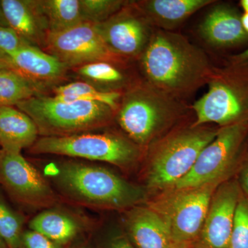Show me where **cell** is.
<instances>
[{"label": "cell", "mask_w": 248, "mask_h": 248, "mask_svg": "<svg viewBox=\"0 0 248 248\" xmlns=\"http://www.w3.org/2000/svg\"><path fill=\"white\" fill-rule=\"evenodd\" d=\"M48 33L67 30L85 21L79 0H37Z\"/></svg>", "instance_id": "ffe728a7"}, {"label": "cell", "mask_w": 248, "mask_h": 248, "mask_svg": "<svg viewBox=\"0 0 248 248\" xmlns=\"http://www.w3.org/2000/svg\"><path fill=\"white\" fill-rule=\"evenodd\" d=\"M228 63L234 66H248V47L241 53L231 55L228 58Z\"/></svg>", "instance_id": "4dcf8cb0"}, {"label": "cell", "mask_w": 248, "mask_h": 248, "mask_svg": "<svg viewBox=\"0 0 248 248\" xmlns=\"http://www.w3.org/2000/svg\"><path fill=\"white\" fill-rule=\"evenodd\" d=\"M54 97L62 100L86 101L102 103L117 110L121 96L117 91H101L88 83L76 81L58 86L54 90Z\"/></svg>", "instance_id": "603a6c76"}, {"label": "cell", "mask_w": 248, "mask_h": 248, "mask_svg": "<svg viewBox=\"0 0 248 248\" xmlns=\"http://www.w3.org/2000/svg\"><path fill=\"white\" fill-rule=\"evenodd\" d=\"M239 4L241 8L244 9V13L248 14V0H241Z\"/></svg>", "instance_id": "d590c367"}, {"label": "cell", "mask_w": 248, "mask_h": 248, "mask_svg": "<svg viewBox=\"0 0 248 248\" xmlns=\"http://www.w3.org/2000/svg\"><path fill=\"white\" fill-rule=\"evenodd\" d=\"M142 15L124 7L107 21L96 24L98 31L112 51L122 57L142 54L153 31Z\"/></svg>", "instance_id": "4fadbf2b"}, {"label": "cell", "mask_w": 248, "mask_h": 248, "mask_svg": "<svg viewBox=\"0 0 248 248\" xmlns=\"http://www.w3.org/2000/svg\"><path fill=\"white\" fill-rule=\"evenodd\" d=\"M0 248H9L7 245L5 243L4 239L1 237V236H0Z\"/></svg>", "instance_id": "f35d334b"}, {"label": "cell", "mask_w": 248, "mask_h": 248, "mask_svg": "<svg viewBox=\"0 0 248 248\" xmlns=\"http://www.w3.org/2000/svg\"><path fill=\"white\" fill-rule=\"evenodd\" d=\"M208 83V91L192 106V126L216 124L222 128L248 119V66L214 68Z\"/></svg>", "instance_id": "277c9868"}, {"label": "cell", "mask_w": 248, "mask_h": 248, "mask_svg": "<svg viewBox=\"0 0 248 248\" xmlns=\"http://www.w3.org/2000/svg\"><path fill=\"white\" fill-rule=\"evenodd\" d=\"M141 64L148 84L177 99L208 82L214 70L203 50L161 29L153 31Z\"/></svg>", "instance_id": "6da1fadb"}, {"label": "cell", "mask_w": 248, "mask_h": 248, "mask_svg": "<svg viewBox=\"0 0 248 248\" xmlns=\"http://www.w3.org/2000/svg\"><path fill=\"white\" fill-rule=\"evenodd\" d=\"M242 194L236 179H228L217 187L192 248H231L235 212Z\"/></svg>", "instance_id": "8fae6325"}, {"label": "cell", "mask_w": 248, "mask_h": 248, "mask_svg": "<svg viewBox=\"0 0 248 248\" xmlns=\"http://www.w3.org/2000/svg\"><path fill=\"white\" fill-rule=\"evenodd\" d=\"M40 95L37 84L14 68L0 71V108L16 107L19 103Z\"/></svg>", "instance_id": "44dd1931"}, {"label": "cell", "mask_w": 248, "mask_h": 248, "mask_svg": "<svg viewBox=\"0 0 248 248\" xmlns=\"http://www.w3.org/2000/svg\"><path fill=\"white\" fill-rule=\"evenodd\" d=\"M248 136V119L219 128L215 138L201 152L190 172L171 189L220 185L231 179Z\"/></svg>", "instance_id": "ba28073f"}, {"label": "cell", "mask_w": 248, "mask_h": 248, "mask_svg": "<svg viewBox=\"0 0 248 248\" xmlns=\"http://www.w3.org/2000/svg\"><path fill=\"white\" fill-rule=\"evenodd\" d=\"M80 76L104 84H115L123 81V74L109 62H97L78 67Z\"/></svg>", "instance_id": "484cf974"}, {"label": "cell", "mask_w": 248, "mask_h": 248, "mask_svg": "<svg viewBox=\"0 0 248 248\" xmlns=\"http://www.w3.org/2000/svg\"><path fill=\"white\" fill-rule=\"evenodd\" d=\"M9 59L15 69L36 84L59 81L68 68L53 55L32 45L20 49Z\"/></svg>", "instance_id": "e0dca14e"}, {"label": "cell", "mask_w": 248, "mask_h": 248, "mask_svg": "<svg viewBox=\"0 0 248 248\" xmlns=\"http://www.w3.org/2000/svg\"><path fill=\"white\" fill-rule=\"evenodd\" d=\"M29 226L32 231L58 243L68 242L79 229L78 223L71 217L55 211L44 212L34 217Z\"/></svg>", "instance_id": "7402d4cb"}, {"label": "cell", "mask_w": 248, "mask_h": 248, "mask_svg": "<svg viewBox=\"0 0 248 248\" xmlns=\"http://www.w3.org/2000/svg\"><path fill=\"white\" fill-rule=\"evenodd\" d=\"M85 21L99 24L107 21L124 7L121 0H79Z\"/></svg>", "instance_id": "d4e9b609"}, {"label": "cell", "mask_w": 248, "mask_h": 248, "mask_svg": "<svg viewBox=\"0 0 248 248\" xmlns=\"http://www.w3.org/2000/svg\"><path fill=\"white\" fill-rule=\"evenodd\" d=\"M241 22L245 31L248 34V14L244 13L241 16Z\"/></svg>", "instance_id": "836d02e7"}, {"label": "cell", "mask_w": 248, "mask_h": 248, "mask_svg": "<svg viewBox=\"0 0 248 248\" xmlns=\"http://www.w3.org/2000/svg\"><path fill=\"white\" fill-rule=\"evenodd\" d=\"M0 183L22 203L45 205L54 200L48 184L21 153L0 150Z\"/></svg>", "instance_id": "7c38bea8"}, {"label": "cell", "mask_w": 248, "mask_h": 248, "mask_svg": "<svg viewBox=\"0 0 248 248\" xmlns=\"http://www.w3.org/2000/svg\"><path fill=\"white\" fill-rule=\"evenodd\" d=\"M16 107L35 122L43 137L75 135L104 126L115 111L102 103L62 100L37 95Z\"/></svg>", "instance_id": "3957f363"}, {"label": "cell", "mask_w": 248, "mask_h": 248, "mask_svg": "<svg viewBox=\"0 0 248 248\" xmlns=\"http://www.w3.org/2000/svg\"><path fill=\"white\" fill-rule=\"evenodd\" d=\"M8 24L31 45L45 48L48 26L37 0H1Z\"/></svg>", "instance_id": "9a60e30c"}, {"label": "cell", "mask_w": 248, "mask_h": 248, "mask_svg": "<svg viewBox=\"0 0 248 248\" xmlns=\"http://www.w3.org/2000/svg\"><path fill=\"white\" fill-rule=\"evenodd\" d=\"M218 129L191 125L164 139L152 154L148 187L164 191L172 188L190 172L201 152L215 138Z\"/></svg>", "instance_id": "5b68a950"}, {"label": "cell", "mask_w": 248, "mask_h": 248, "mask_svg": "<svg viewBox=\"0 0 248 248\" xmlns=\"http://www.w3.org/2000/svg\"><path fill=\"white\" fill-rule=\"evenodd\" d=\"M214 2L212 0H149L140 3L139 9L150 24L168 31Z\"/></svg>", "instance_id": "d6986e66"}, {"label": "cell", "mask_w": 248, "mask_h": 248, "mask_svg": "<svg viewBox=\"0 0 248 248\" xmlns=\"http://www.w3.org/2000/svg\"><path fill=\"white\" fill-rule=\"evenodd\" d=\"M31 152L104 161L121 167L133 164L140 155L138 145L131 140L111 133L42 137L31 147Z\"/></svg>", "instance_id": "52a82bcc"}, {"label": "cell", "mask_w": 248, "mask_h": 248, "mask_svg": "<svg viewBox=\"0 0 248 248\" xmlns=\"http://www.w3.org/2000/svg\"><path fill=\"white\" fill-rule=\"evenodd\" d=\"M28 45H31L11 27L0 28V51L9 58Z\"/></svg>", "instance_id": "83f0119b"}, {"label": "cell", "mask_w": 248, "mask_h": 248, "mask_svg": "<svg viewBox=\"0 0 248 248\" xmlns=\"http://www.w3.org/2000/svg\"><path fill=\"white\" fill-rule=\"evenodd\" d=\"M60 184L76 198L106 208L135 206L146 198L144 190L104 168L70 163L62 166Z\"/></svg>", "instance_id": "8992f818"}, {"label": "cell", "mask_w": 248, "mask_h": 248, "mask_svg": "<svg viewBox=\"0 0 248 248\" xmlns=\"http://www.w3.org/2000/svg\"><path fill=\"white\" fill-rule=\"evenodd\" d=\"M38 128L32 119L15 107L0 108V146L4 151L21 153L37 140Z\"/></svg>", "instance_id": "ac0fdd59"}, {"label": "cell", "mask_w": 248, "mask_h": 248, "mask_svg": "<svg viewBox=\"0 0 248 248\" xmlns=\"http://www.w3.org/2000/svg\"><path fill=\"white\" fill-rule=\"evenodd\" d=\"M22 221L0 197V236L9 248H19L22 242Z\"/></svg>", "instance_id": "cb8c5ba5"}, {"label": "cell", "mask_w": 248, "mask_h": 248, "mask_svg": "<svg viewBox=\"0 0 248 248\" xmlns=\"http://www.w3.org/2000/svg\"><path fill=\"white\" fill-rule=\"evenodd\" d=\"M242 14L233 5L219 3L209 11L201 23L199 32L209 45L232 48L248 44V34L241 22Z\"/></svg>", "instance_id": "5bb4252c"}, {"label": "cell", "mask_w": 248, "mask_h": 248, "mask_svg": "<svg viewBox=\"0 0 248 248\" xmlns=\"http://www.w3.org/2000/svg\"><path fill=\"white\" fill-rule=\"evenodd\" d=\"M218 186L170 189L148 206L167 222L174 244L192 246L200 234L212 197Z\"/></svg>", "instance_id": "9c48e42d"}, {"label": "cell", "mask_w": 248, "mask_h": 248, "mask_svg": "<svg viewBox=\"0 0 248 248\" xmlns=\"http://www.w3.org/2000/svg\"><path fill=\"white\" fill-rule=\"evenodd\" d=\"M185 108L177 98L146 83L124 96L117 109V121L133 143L146 146L175 122Z\"/></svg>", "instance_id": "7a4b0ae2"}, {"label": "cell", "mask_w": 248, "mask_h": 248, "mask_svg": "<svg viewBox=\"0 0 248 248\" xmlns=\"http://www.w3.org/2000/svg\"><path fill=\"white\" fill-rule=\"evenodd\" d=\"M0 60L7 62H9V63H11V61H10V59L9 58V57L6 56V55H5L4 53H3L1 51H0Z\"/></svg>", "instance_id": "74e56055"}, {"label": "cell", "mask_w": 248, "mask_h": 248, "mask_svg": "<svg viewBox=\"0 0 248 248\" xmlns=\"http://www.w3.org/2000/svg\"><path fill=\"white\" fill-rule=\"evenodd\" d=\"M6 68H14V67H13L11 63H9V62L0 60V71Z\"/></svg>", "instance_id": "e575fe53"}, {"label": "cell", "mask_w": 248, "mask_h": 248, "mask_svg": "<svg viewBox=\"0 0 248 248\" xmlns=\"http://www.w3.org/2000/svg\"><path fill=\"white\" fill-rule=\"evenodd\" d=\"M231 248H248V197L244 194L235 212Z\"/></svg>", "instance_id": "4316f807"}, {"label": "cell", "mask_w": 248, "mask_h": 248, "mask_svg": "<svg viewBox=\"0 0 248 248\" xmlns=\"http://www.w3.org/2000/svg\"><path fill=\"white\" fill-rule=\"evenodd\" d=\"M239 161L242 162V166L239 177L236 180L239 183L242 193L248 197V136L241 149Z\"/></svg>", "instance_id": "f546056e"}, {"label": "cell", "mask_w": 248, "mask_h": 248, "mask_svg": "<svg viewBox=\"0 0 248 248\" xmlns=\"http://www.w3.org/2000/svg\"><path fill=\"white\" fill-rule=\"evenodd\" d=\"M171 248H192V246L186 244H174Z\"/></svg>", "instance_id": "8d00e7d4"}, {"label": "cell", "mask_w": 248, "mask_h": 248, "mask_svg": "<svg viewBox=\"0 0 248 248\" xmlns=\"http://www.w3.org/2000/svg\"><path fill=\"white\" fill-rule=\"evenodd\" d=\"M22 241L26 248H58L45 235L33 231L24 233Z\"/></svg>", "instance_id": "f1b7e54d"}, {"label": "cell", "mask_w": 248, "mask_h": 248, "mask_svg": "<svg viewBox=\"0 0 248 248\" xmlns=\"http://www.w3.org/2000/svg\"><path fill=\"white\" fill-rule=\"evenodd\" d=\"M110 248H134L132 245L124 238L116 239Z\"/></svg>", "instance_id": "1f68e13d"}, {"label": "cell", "mask_w": 248, "mask_h": 248, "mask_svg": "<svg viewBox=\"0 0 248 248\" xmlns=\"http://www.w3.org/2000/svg\"><path fill=\"white\" fill-rule=\"evenodd\" d=\"M45 49L70 67L97 62L121 63L122 57L108 48L94 23L83 21L75 27L48 33Z\"/></svg>", "instance_id": "30bf717a"}, {"label": "cell", "mask_w": 248, "mask_h": 248, "mask_svg": "<svg viewBox=\"0 0 248 248\" xmlns=\"http://www.w3.org/2000/svg\"><path fill=\"white\" fill-rule=\"evenodd\" d=\"M6 27H9V26L5 17L4 11L1 7V1H0V28Z\"/></svg>", "instance_id": "d6a6232c"}, {"label": "cell", "mask_w": 248, "mask_h": 248, "mask_svg": "<svg viewBox=\"0 0 248 248\" xmlns=\"http://www.w3.org/2000/svg\"><path fill=\"white\" fill-rule=\"evenodd\" d=\"M126 219L139 248H171L174 244L167 222L151 207H134Z\"/></svg>", "instance_id": "2e32d148"}]
</instances>
